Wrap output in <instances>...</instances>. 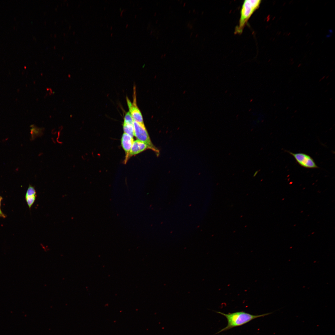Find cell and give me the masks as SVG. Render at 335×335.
I'll return each instance as SVG.
<instances>
[{
    "label": "cell",
    "instance_id": "obj_8",
    "mask_svg": "<svg viewBox=\"0 0 335 335\" xmlns=\"http://www.w3.org/2000/svg\"><path fill=\"white\" fill-rule=\"evenodd\" d=\"M37 197L34 187L29 185L25 195V200L30 209L34 204Z\"/></svg>",
    "mask_w": 335,
    "mask_h": 335
},
{
    "label": "cell",
    "instance_id": "obj_1",
    "mask_svg": "<svg viewBox=\"0 0 335 335\" xmlns=\"http://www.w3.org/2000/svg\"><path fill=\"white\" fill-rule=\"evenodd\" d=\"M224 316L227 319V324L216 334L229 330L234 327L243 325L252 320L260 317H264L271 314L268 313L260 315H253L244 311H237L232 313L225 314L220 311H216Z\"/></svg>",
    "mask_w": 335,
    "mask_h": 335
},
{
    "label": "cell",
    "instance_id": "obj_11",
    "mask_svg": "<svg viewBox=\"0 0 335 335\" xmlns=\"http://www.w3.org/2000/svg\"><path fill=\"white\" fill-rule=\"evenodd\" d=\"M133 121L130 113L127 112L125 115L123 123L133 125Z\"/></svg>",
    "mask_w": 335,
    "mask_h": 335
},
{
    "label": "cell",
    "instance_id": "obj_6",
    "mask_svg": "<svg viewBox=\"0 0 335 335\" xmlns=\"http://www.w3.org/2000/svg\"><path fill=\"white\" fill-rule=\"evenodd\" d=\"M134 141L132 137L126 133H123L121 139V145L126 153L125 163L129 158L130 152Z\"/></svg>",
    "mask_w": 335,
    "mask_h": 335
},
{
    "label": "cell",
    "instance_id": "obj_12",
    "mask_svg": "<svg viewBox=\"0 0 335 335\" xmlns=\"http://www.w3.org/2000/svg\"><path fill=\"white\" fill-rule=\"evenodd\" d=\"M2 199V197L0 196V217L3 218H5L6 216L2 212L1 209V202Z\"/></svg>",
    "mask_w": 335,
    "mask_h": 335
},
{
    "label": "cell",
    "instance_id": "obj_9",
    "mask_svg": "<svg viewBox=\"0 0 335 335\" xmlns=\"http://www.w3.org/2000/svg\"><path fill=\"white\" fill-rule=\"evenodd\" d=\"M123 127L124 133L133 138L134 136L133 125L123 123Z\"/></svg>",
    "mask_w": 335,
    "mask_h": 335
},
{
    "label": "cell",
    "instance_id": "obj_7",
    "mask_svg": "<svg viewBox=\"0 0 335 335\" xmlns=\"http://www.w3.org/2000/svg\"><path fill=\"white\" fill-rule=\"evenodd\" d=\"M147 149H150L145 143L136 140L134 141L129 155V158L133 155L137 154Z\"/></svg>",
    "mask_w": 335,
    "mask_h": 335
},
{
    "label": "cell",
    "instance_id": "obj_5",
    "mask_svg": "<svg viewBox=\"0 0 335 335\" xmlns=\"http://www.w3.org/2000/svg\"><path fill=\"white\" fill-rule=\"evenodd\" d=\"M135 92L134 93L133 103H132L127 98V101L130 113L133 121L137 123L144 124L143 118L141 113L136 105Z\"/></svg>",
    "mask_w": 335,
    "mask_h": 335
},
{
    "label": "cell",
    "instance_id": "obj_10",
    "mask_svg": "<svg viewBox=\"0 0 335 335\" xmlns=\"http://www.w3.org/2000/svg\"><path fill=\"white\" fill-rule=\"evenodd\" d=\"M32 128L31 129L33 136L36 137L38 136H40L42 135L43 133L42 128H38L35 126L32 125Z\"/></svg>",
    "mask_w": 335,
    "mask_h": 335
},
{
    "label": "cell",
    "instance_id": "obj_4",
    "mask_svg": "<svg viewBox=\"0 0 335 335\" xmlns=\"http://www.w3.org/2000/svg\"><path fill=\"white\" fill-rule=\"evenodd\" d=\"M287 151L301 167L307 168H318L313 159L309 155L302 153H293Z\"/></svg>",
    "mask_w": 335,
    "mask_h": 335
},
{
    "label": "cell",
    "instance_id": "obj_2",
    "mask_svg": "<svg viewBox=\"0 0 335 335\" xmlns=\"http://www.w3.org/2000/svg\"><path fill=\"white\" fill-rule=\"evenodd\" d=\"M260 0H245L242 5L238 25L235 28L236 34H240L243 31L248 20L254 12L259 7Z\"/></svg>",
    "mask_w": 335,
    "mask_h": 335
},
{
    "label": "cell",
    "instance_id": "obj_3",
    "mask_svg": "<svg viewBox=\"0 0 335 335\" xmlns=\"http://www.w3.org/2000/svg\"><path fill=\"white\" fill-rule=\"evenodd\" d=\"M133 125L134 136L137 140L146 144L150 149L158 154L159 150L152 143L144 123H140L134 121Z\"/></svg>",
    "mask_w": 335,
    "mask_h": 335
}]
</instances>
